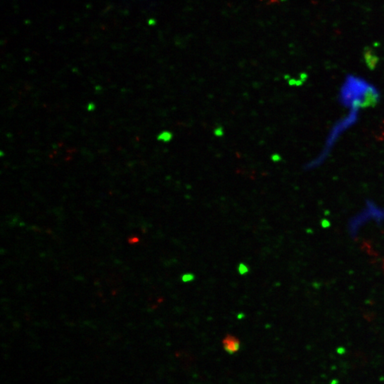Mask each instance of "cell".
<instances>
[{
	"instance_id": "6da1fadb",
	"label": "cell",
	"mask_w": 384,
	"mask_h": 384,
	"mask_svg": "<svg viewBox=\"0 0 384 384\" xmlns=\"http://www.w3.org/2000/svg\"><path fill=\"white\" fill-rule=\"evenodd\" d=\"M340 103L352 110L369 108L379 102L380 93L374 85L360 76L348 75L339 93Z\"/></svg>"
},
{
	"instance_id": "7a4b0ae2",
	"label": "cell",
	"mask_w": 384,
	"mask_h": 384,
	"mask_svg": "<svg viewBox=\"0 0 384 384\" xmlns=\"http://www.w3.org/2000/svg\"><path fill=\"white\" fill-rule=\"evenodd\" d=\"M369 224L384 225V208L371 201L367 202L360 211L349 219L347 231L354 238Z\"/></svg>"
},
{
	"instance_id": "3957f363",
	"label": "cell",
	"mask_w": 384,
	"mask_h": 384,
	"mask_svg": "<svg viewBox=\"0 0 384 384\" xmlns=\"http://www.w3.org/2000/svg\"><path fill=\"white\" fill-rule=\"evenodd\" d=\"M224 348L228 354H233L238 352L240 349V342L236 337L228 335L223 341Z\"/></svg>"
},
{
	"instance_id": "277c9868",
	"label": "cell",
	"mask_w": 384,
	"mask_h": 384,
	"mask_svg": "<svg viewBox=\"0 0 384 384\" xmlns=\"http://www.w3.org/2000/svg\"><path fill=\"white\" fill-rule=\"evenodd\" d=\"M364 58L366 65L369 69H374L378 63V57L376 54V52L370 47H366L364 51Z\"/></svg>"
},
{
	"instance_id": "5b68a950",
	"label": "cell",
	"mask_w": 384,
	"mask_h": 384,
	"mask_svg": "<svg viewBox=\"0 0 384 384\" xmlns=\"http://www.w3.org/2000/svg\"><path fill=\"white\" fill-rule=\"evenodd\" d=\"M172 133L169 132V131L166 130L161 132L158 137H157V139L161 142H170L172 140Z\"/></svg>"
},
{
	"instance_id": "8992f818",
	"label": "cell",
	"mask_w": 384,
	"mask_h": 384,
	"mask_svg": "<svg viewBox=\"0 0 384 384\" xmlns=\"http://www.w3.org/2000/svg\"><path fill=\"white\" fill-rule=\"evenodd\" d=\"M214 135L216 137H223L224 134V128L222 127H217L214 129Z\"/></svg>"
},
{
	"instance_id": "52a82bcc",
	"label": "cell",
	"mask_w": 384,
	"mask_h": 384,
	"mask_svg": "<svg viewBox=\"0 0 384 384\" xmlns=\"http://www.w3.org/2000/svg\"><path fill=\"white\" fill-rule=\"evenodd\" d=\"M238 272L240 273V274L244 275L245 273L248 272V269L244 264L241 263L239 265V266H238Z\"/></svg>"
},
{
	"instance_id": "ba28073f",
	"label": "cell",
	"mask_w": 384,
	"mask_h": 384,
	"mask_svg": "<svg viewBox=\"0 0 384 384\" xmlns=\"http://www.w3.org/2000/svg\"><path fill=\"white\" fill-rule=\"evenodd\" d=\"M193 278H194V276H193V275L188 273V274H185L183 275L182 280L184 282H189L191 281V280H193Z\"/></svg>"
},
{
	"instance_id": "9c48e42d",
	"label": "cell",
	"mask_w": 384,
	"mask_h": 384,
	"mask_svg": "<svg viewBox=\"0 0 384 384\" xmlns=\"http://www.w3.org/2000/svg\"><path fill=\"white\" fill-rule=\"evenodd\" d=\"M271 160L273 161L274 162H279L280 160V156L279 155H278V154H274V155H273L271 156Z\"/></svg>"
}]
</instances>
